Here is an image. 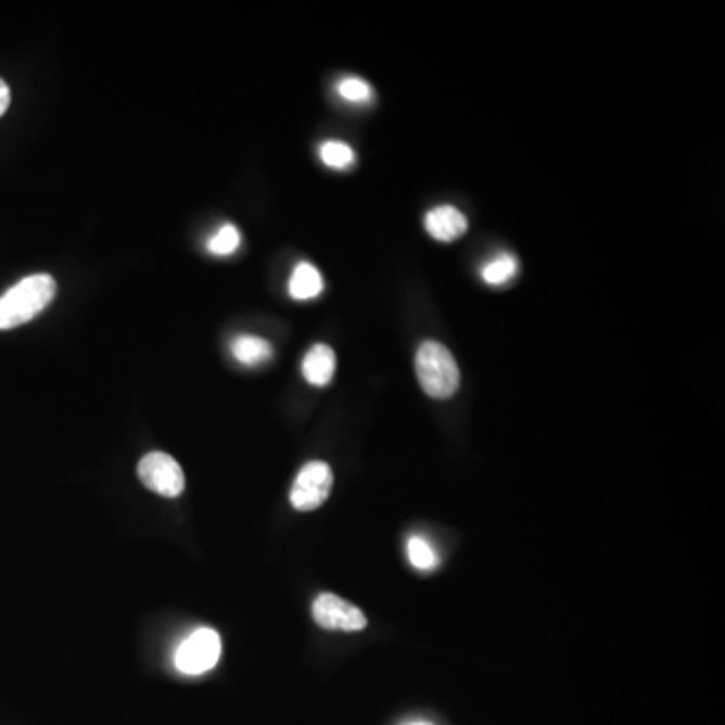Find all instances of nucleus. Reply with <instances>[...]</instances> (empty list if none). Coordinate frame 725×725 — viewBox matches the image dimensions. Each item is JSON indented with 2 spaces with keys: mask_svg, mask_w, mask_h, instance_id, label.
Masks as SVG:
<instances>
[{
  "mask_svg": "<svg viewBox=\"0 0 725 725\" xmlns=\"http://www.w3.org/2000/svg\"><path fill=\"white\" fill-rule=\"evenodd\" d=\"M56 282L49 275H33L0 296V331L33 321L55 298Z\"/></svg>",
  "mask_w": 725,
  "mask_h": 725,
  "instance_id": "obj_1",
  "label": "nucleus"
},
{
  "mask_svg": "<svg viewBox=\"0 0 725 725\" xmlns=\"http://www.w3.org/2000/svg\"><path fill=\"white\" fill-rule=\"evenodd\" d=\"M416 371L421 387L433 399H447L460 387L458 362L437 341H425L419 345Z\"/></svg>",
  "mask_w": 725,
  "mask_h": 725,
  "instance_id": "obj_2",
  "label": "nucleus"
},
{
  "mask_svg": "<svg viewBox=\"0 0 725 725\" xmlns=\"http://www.w3.org/2000/svg\"><path fill=\"white\" fill-rule=\"evenodd\" d=\"M222 641L214 628H195L194 633L181 643L176 651V667L186 675H202L214 670L220 661Z\"/></svg>",
  "mask_w": 725,
  "mask_h": 725,
  "instance_id": "obj_3",
  "label": "nucleus"
},
{
  "mask_svg": "<svg viewBox=\"0 0 725 725\" xmlns=\"http://www.w3.org/2000/svg\"><path fill=\"white\" fill-rule=\"evenodd\" d=\"M333 488V470L325 461H308L294 478L291 504L298 512H310L327 503Z\"/></svg>",
  "mask_w": 725,
  "mask_h": 725,
  "instance_id": "obj_4",
  "label": "nucleus"
},
{
  "mask_svg": "<svg viewBox=\"0 0 725 725\" xmlns=\"http://www.w3.org/2000/svg\"><path fill=\"white\" fill-rule=\"evenodd\" d=\"M138 474L145 488L166 498H176L186 488V478L180 463L164 451H152L143 456L138 466Z\"/></svg>",
  "mask_w": 725,
  "mask_h": 725,
  "instance_id": "obj_5",
  "label": "nucleus"
},
{
  "mask_svg": "<svg viewBox=\"0 0 725 725\" xmlns=\"http://www.w3.org/2000/svg\"><path fill=\"white\" fill-rule=\"evenodd\" d=\"M315 623L329 631H362L367 627V616L359 607L351 605L333 593H322L313 602Z\"/></svg>",
  "mask_w": 725,
  "mask_h": 725,
  "instance_id": "obj_6",
  "label": "nucleus"
},
{
  "mask_svg": "<svg viewBox=\"0 0 725 725\" xmlns=\"http://www.w3.org/2000/svg\"><path fill=\"white\" fill-rule=\"evenodd\" d=\"M425 228L430 237L440 242H451L456 238L463 237L468 230V220L460 209L454 206H437L430 209L425 216Z\"/></svg>",
  "mask_w": 725,
  "mask_h": 725,
  "instance_id": "obj_7",
  "label": "nucleus"
},
{
  "mask_svg": "<svg viewBox=\"0 0 725 725\" xmlns=\"http://www.w3.org/2000/svg\"><path fill=\"white\" fill-rule=\"evenodd\" d=\"M336 357L335 351L329 345H315L310 347L305 359H303V376L310 385L325 387L333 381L335 376Z\"/></svg>",
  "mask_w": 725,
  "mask_h": 725,
  "instance_id": "obj_8",
  "label": "nucleus"
},
{
  "mask_svg": "<svg viewBox=\"0 0 725 725\" xmlns=\"http://www.w3.org/2000/svg\"><path fill=\"white\" fill-rule=\"evenodd\" d=\"M322 289H325V282H322L321 272L315 266L301 263L294 268L293 277L289 282V293L293 298L308 301V298L319 296Z\"/></svg>",
  "mask_w": 725,
  "mask_h": 725,
  "instance_id": "obj_9",
  "label": "nucleus"
},
{
  "mask_svg": "<svg viewBox=\"0 0 725 725\" xmlns=\"http://www.w3.org/2000/svg\"><path fill=\"white\" fill-rule=\"evenodd\" d=\"M230 349H232L234 359L242 365H258V362L268 361L272 357V345L260 336L238 335L232 341Z\"/></svg>",
  "mask_w": 725,
  "mask_h": 725,
  "instance_id": "obj_10",
  "label": "nucleus"
},
{
  "mask_svg": "<svg viewBox=\"0 0 725 725\" xmlns=\"http://www.w3.org/2000/svg\"><path fill=\"white\" fill-rule=\"evenodd\" d=\"M518 260L514 254L510 252H503L496 258H492L489 263L482 268V279L486 280L492 287H500L517 277Z\"/></svg>",
  "mask_w": 725,
  "mask_h": 725,
  "instance_id": "obj_11",
  "label": "nucleus"
},
{
  "mask_svg": "<svg viewBox=\"0 0 725 725\" xmlns=\"http://www.w3.org/2000/svg\"><path fill=\"white\" fill-rule=\"evenodd\" d=\"M321 160L329 168L345 169L353 166L355 162V152L349 143L345 141H325L319 150Z\"/></svg>",
  "mask_w": 725,
  "mask_h": 725,
  "instance_id": "obj_12",
  "label": "nucleus"
},
{
  "mask_svg": "<svg viewBox=\"0 0 725 725\" xmlns=\"http://www.w3.org/2000/svg\"><path fill=\"white\" fill-rule=\"evenodd\" d=\"M407 557H409V562L418 571H433L435 564H437V557L433 552L432 546L428 544V540H423L419 536L409 538V543H407Z\"/></svg>",
  "mask_w": 725,
  "mask_h": 725,
  "instance_id": "obj_13",
  "label": "nucleus"
},
{
  "mask_svg": "<svg viewBox=\"0 0 725 725\" xmlns=\"http://www.w3.org/2000/svg\"><path fill=\"white\" fill-rule=\"evenodd\" d=\"M240 246V232L237 226L224 224L222 228L208 240V251L214 256H228L234 254Z\"/></svg>",
  "mask_w": 725,
  "mask_h": 725,
  "instance_id": "obj_14",
  "label": "nucleus"
},
{
  "mask_svg": "<svg viewBox=\"0 0 725 725\" xmlns=\"http://www.w3.org/2000/svg\"><path fill=\"white\" fill-rule=\"evenodd\" d=\"M336 91L351 103H369L373 99V89L361 77H345L336 85Z\"/></svg>",
  "mask_w": 725,
  "mask_h": 725,
  "instance_id": "obj_15",
  "label": "nucleus"
},
{
  "mask_svg": "<svg viewBox=\"0 0 725 725\" xmlns=\"http://www.w3.org/2000/svg\"><path fill=\"white\" fill-rule=\"evenodd\" d=\"M9 105H11V89H9V85L0 79V115H4Z\"/></svg>",
  "mask_w": 725,
  "mask_h": 725,
  "instance_id": "obj_16",
  "label": "nucleus"
},
{
  "mask_svg": "<svg viewBox=\"0 0 725 725\" xmlns=\"http://www.w3.org/2000/svg\"><path fill=\"white\" fill-rule=\"evenodd\" d=\"M407 725H430V724H407Z\"/></svg>",
  "mask_w": 725,
  "mask_h": 725,
  "instance_id": "obj_17",
  "label": "nucleus"
}]
</instances>
